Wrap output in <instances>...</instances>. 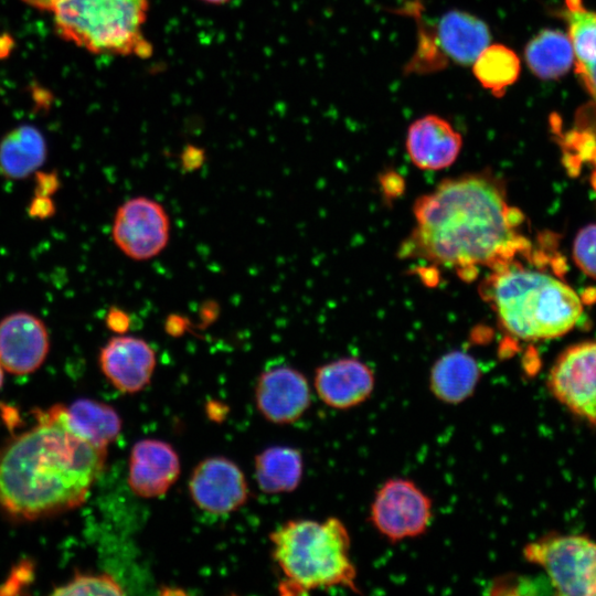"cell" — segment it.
<instances>
[{"label": "cell", "instance_id": "6da1fadb", "mask_svg": "<svg viewBox=\"0 0 596 596\" xmlns=\"http://www.w3.org/2000/svg\"><path fill=\"white\" fill-rule=\"evenodd\" d=\"M415 226L400 255L469 272L497 269L530 249L517 227L521 213L511 207L500 182L478 172L450 178L418 198Z\"/></svg>", "mask_w": 596, "mask_h": 596}, {"label": "cell", "instance_id": "7a4b0ae2", "mask_svg": "<svg viewBox=\"0 0 596 596\" xmlns=\"http://www.w3.org/2000/svg\"><path fill=\"white\" fill-rule=\"evenodd\" d=\"M65 406L36 411V425L0 450V508L17 520H38L82 505L104 471L107 448L75 434Z\"/></svg>", "mask_w": 596, "mask_h": 596}, {"label": "cell", "instance_id": "3957f363", "mask_svg": "<svg viewBox=\"0 0 596 596\" xmlns=\"http://www.w3.org/2000/svg\"><path fill=\"white\" fill-rule=\"evenodd\" d=\"M480 289L502 328L525 341L563 336L583 312V304L570 286L514 260L492 269Z\"/></svg>", "mask_w": 596, "mask_h": 596}, {"label": "cell", "instance_id": "277c9868", "mask_svg": "<svg viewBox=\"0 0 596 596\" xmlns=\"http://www.w3.org/2000/svg\"><path fill=\"white\" fill-rule=\"evenodd\" d=\"M269 538L273 558L283 574L280 594L298 595L336 586L358 590L350 533L338 518L289 520Z\"/></svg>", "mask_w": 596, "mask_h": 596}, {"label": "cell", "instance_id": "5b68a950", "mask_svg": "<svg viewBox=\"0 0 596 596\" xmlns=\"http://www.w3.org/2000/svg\"><path fill=\"white\" fill-rule=\"evenodd\" d=\"M148 0H62L54 8L57 33L95 53L143 54Z\"/></svg>", "mask_w": 596, "mask_h": 596}, {"label": "cell", "instance_id": "8992f818", "mask_svg": "<svg viewBox=\"0 0 596 596\" xmlns=\"http://www.w3.org/2000/svg\"><path fill=\"white\" fill-rule=\"evenodd\" d=\"M560 595L596 596V542L585 535L547 534L523 547Z\"/></svg>", "mask_w": 596, "mask_h": 596}, {"label": "cell", "instance_id": "52a82bcc", "mask_svg": "<svg viewBox=\"0 0 596 596\" xmlns=\"http://www.w3.org/2000/svg\"><path fill=\"white\" fill-rule=\"evenodd\" d=\"M432 518L430 498L405 478L386 480L375 492L370 508L372 525L391 542L422 535Z\"/></svg>", "mask_w": 596, "mask_h": 596}, {"label": "cell", "instance_id": "ba28073f", "mask_svg": "<svg viewBox=\"0 0 596 596\" xmlns=\"http://www.w3.org/2000/svg\"><path fill=\"white\" fill-rule=\"evenodd\" d=\"M115 245L137 262L158 256L168 245L170 221L164 207L147 196L125 201L116 211L111 225Z\"/></svg>", "mask_w": 596, "mask_h": 596}, {"label": "cell", "instance_id": "9c48e42d", "mask_svg": "<svg viewBox=\"0 0 596 596\" xmlns=\"http://www.w3.org/2000/svg\"><path fill=\"white\" fill-rule=\"evenodd\" d=\"M547 387L571 413L596 426V341L566 348L550 370Z\"/></svg>", "mask_w": 596, "mask_h": 596}, {"label": "cell", "instance_id": "30bf717a", "mask_svg": "<svg viewBox=\"0 0 596 596\" xmlns=\"http://www.w3.org/2000/svg\"><path fill=\"white\" fill-rule=\"evenodd\" d=\"M189 492L198 508L212 514H227L244 505L248 485L242 469L222 456L200 461L189 478Z\"/></svg>", "mask_w": 596, "mask_h": 596}, {"label": "cell", "instance_id": "8fae6325", "mask_svg": "<svg viewBox=\"0 0 596 596\" xmlns=\"http://www.w3.org/2000/svg\"><path fill=\"white\" fill-rule=\"evenodd\" d=\"M311 392L298 370L278 365L260 373L255 386V404L262 416L274 424L297 422L308 409Z\"/></svg>", "mask_w": 596, "mask_h": 596}, {"label": "cell", "instance_id": "7c38bea8", "mask_svg": "<svg viewBox=\"0 0 596 596\" xmlns=\"http://www.w3.org/2000/svg\"><path fill=\"white\" fill-rule=\"evenodd\" d=\"M50 350L43 321L29 312H14L0 320V364L14 375L36 371Z\"/></svg>", "mask_w": 596, "mask_h": 596}, {"label": "cell", "instance_id": "4fadbf2b", "mask_svg": "<svg viewBox=\"0 0 596 596\" xmlns=\"http://www.w3.org/2000/svg\"><path fill=\"white\" fill-rule=\"evenodd\" d=\"M98 362L103 374L115 389L134 394L150 383L157 356L146 340L118 334L100 349Z\"/></svg>", "mask_w": 596, "mask_h": 596}, {"label": "cell", "instance_id": "5bb4252c", "mask_svg": "<svg viewBox=\"0 0 596 596\" xmlns=\"http://www.w3.org/2000/svg\"><path fill=\"white\" fill-rule=\"evenodd\" d=\"M180 472L179 455L170 444L146 438L131 448L128 485L138 497L163 496L178 480Z\"/></svg>", "mask_w": 596, "mask_h": 596}, {"label": "cell", "instance_id": "9a60e30c", "mask_svg": "<svg viewBox=\"0 0 596 596\" xmlns=\"http://www.w3.org/2000/svg\"><path fill=\"white\" fill-rule=\"evenodd\" d=\"M315 390L320 400L336 409H349L366 401L375 385L373 371L355 358H341L316 370Z\"/></svg>", "mask_w": 596, "mask_h": 596}, {"label": "cell", "instance_id": "2e32d148", "mask_svg": "<svg viewBox=\"0 0 596 596\" xmlns=\"http://www.w3.org/2000/svg\"><path fill=\"white\" fill-rule=\"evenodd\" d=\"M461 146L460 134L447 120L436 115L415 120L406 135L408 157L423 170H441L451 166Z\"/></svg>", "mask_w": 596, "mask_h": 596}, {"label": "cell", "instance_id": "e0dca14e", "mask_svg": "<svg viewBox=\"0 0 596 596\" xmlns=\"http://www.w3.org/2000/svg\"><path fill=\"white\" fill-rule=\"evenodd\" d=\"M436 42L444 56L456 64L470 65L490 44V31L477 17L450 11L436 25Z\"/></svg>", "mask_w": 596, "mask_h": 596}, {"label": "cell", "instance_id": "ac0fdd59", "mask_svg": "<svg viewBox=\"0 0 596 596\" xmlns=\"http://www.w3.org/2000/svg\"><path fill=\"white\" fill-rule=\"evenodd\" d=\"M480 376L477 360L467 352L454 350L441 355L433 364L429 387L440 402L459 404L473 394Z\"/></svg>", "mask_w": 596, "mask_h": 596}, {"label": "cell", "instance_id": "d6986e66", "mask_svg": "<svg viewBox=\"0 0 596 596\" xmlns=\"http://www.w3.org/2000/svg\"><path fill=\"white\" fill-rule=\"evenodd\" d=\"M574 50L575 72L596 102V11L583 0H565L562 12Z\"/></svg>", "mask_w": 596, "mask_h": 596}, {"label": "cell", "instance_id": "ffe728a7", "mask_svg": "<svg viewBox=\"0 0 596 596\" xmlns=\"http://www.w3.org/2000/svg\"><path fill=\"white\" fill-rule=\"evenodd\" d=\"M65 422L78 436L107 448L121 430V418L114 407L99 401L79 398L65 406Z\"/></svg>", "mask_w": 596, "mask_h": 596}, {"label": "cell", "instance_id": "44dd1931", "mask_svg": "<svg viewBox=\"0 0 596 596\" xmlns=\"http://www.w3.org/2000/svg\"><path fill=\"white\" fill-rule=\"evenodd\" d=\"M45 157L42 134L29 125L12 129L0 142V170L10 179H23L35 172Z\"/></svg>", "mask_w": 596, "mask_h": 596}, {"label": "cell", "instance_id": "7402d4cb", "mask_svg": "<svg viewBox=\"0 0 596 596\" xmlns=\"http://www.w3.org/2000/svg\"><path fill=\"white\" fill-rule=\"evenodd\" d=\"M255 478L265 493L294 491L300 483L304 461L301 453L288 446H273L255 457Z\"/></svg>", "mask_w": 596, "mask_h": 596}, {"label": "cell", "instance_id": "603a6c76", "mask_svg": "<svg viewBox=\"0 0 596 596\" xmlns=\"http://www.w3.org/2000/svg\"><path fill=\"white\" fill-rule=\"evenodd\" d=\"M525 62L534 75L555 79L565 75L574 63V50L568 34L546 29L526 45Z\"/></svg>", "mask_w": 596, "mask_h": 596}, {"label": "cell", "instance_id": "cb8c5ba5", "mask_svg": "<svg viewBox=\"0 0 596 596\" xmlns=\"http://www.w3.org/2000/svg\"><path fill=\"white\" fill-rule=\"evenodd\" d=\"M517 53L503 44H489L472 63L477 81L494 95H501L520 75Z\"/></svg>", "mask_w": 596, "mask_h": 596}, {"label": "cell", "instance_id": "d4e9b609", "mask_svg": "<svg viewBox=\"0 0 596 596\" xmlns=\"http://www.w3.org/2000/svg\"><path fill=\"white\" fill-rule=\"evenodd\" d=\"M53 595H123L124 589L107 573H76L71 581L57 586Z\"/></svg>", "mask_w": 596, "mask_h": 596}, {"label": "cell", "instance_id": "484cf974", "mask_svg": "<svg viewBox=\"0 0 596 596\" xmlns=\"http://www.w3.org/2000/svg\"><path fill=\"white\" fill-rule=\"evenodd\" d=\"M573 256L584 273L596 278V224L578 232L574 241Z\"/></svg>", "mask_w": 596, "mask_h": 596}, {"label": "cell", "instance_id": "4316f807", "mask_svg": "<svg viewBox=\"0 0 596 596\" xmlns=\"http://www.w3.org/2000/svg\"><path fill=\"white\" fill-rule=\"evenodd\" d=\"M31 578L32 567L26 562L21 563L12 571L9 579L1 586L0 594L18 593L19 588L26 585Z\"/></svg>", "mask_w": 596, "mask_h": 596}, {"label": "cell", "instance_id": "83f0119b", "mask_svg": "<svg viewBox=\"0 0 596 596\" xmlns=\"http://www.w3.org/2000/svg\"><path fill=\"white\" fill-rule=\"evenodd\" d=\"M28 213L34 219L44 220L51 217L55 213V204L51 196L34 195Z\"/></svg>", "mask_w": 596, "mask_h": 596}, {"label": "cell", "instance_id": "f1b7e54d", "mask_svg": "<svg viewBox=\"0 0 596 596\" xmlns=\"http://www.w3.org/2000/svg\"><path fill=\"white\" fill-rule=\"evenodd\" d=\"M35 179V195L51 196L60 187V180L55 172H36Z\"/></svg>", "mask_w": 596, "mask_h": 596}, {"label": "cell", "instance_id": "f546056e", "mask_svg": "<svg viewBox=\"0 0 596 596\" xmlns=\"http://www.w3.org/2000/svg\"><path fill=\"white\" fill-rule=\"evenodd\" d=\"M105 322L109 330L124 334L130 327V317L124 310L111 307L106 313Z\"/></svg>", "mask_w": 596, "mask_h": 596}, {"label": "cell", "instance_id": "4dcf8cb0", "mask_svg": "<svg viewBox=\"0 0 596 596\" xmlns=\"http://www.w3.org/2000/svg\"><path fill=\"white\" fill-rule=\"evenodd\" d=\"M23 1L36 9L52 11L53 8L62 0H23Z\"/></svg>", "mask_w": 596, "mask_h": 596}, {"label": "cell", "instance_id": "1f68e13d", "mask_svg": "<svg viewBox=\"0 0 596 596\" xmlns=\"http://www.w3.org/2000/svg\"><path fill=\"white\" fill-rule=\"evenodd\" d=\"M3 370H4V369H3L2 365L0 364V389H1L2 384H3V377H4V375H3Z\"/></svg>", "mask_w": 596, "mask_h": 596}, {"label": "cell", "instance_id": "d6a6232c", "mask_svg": "<svg viewBox=\"0 0 596 596\" xmlns=\"http://www.w3.org/2000/svg\"><path fill=\"white\" fill-rule=\"evenodd\" d=\"M204 1L210 2V3H223L227 0H204Z\"/></svg>", "mask_w": 596, "mask_h": 596}]
</instances>
